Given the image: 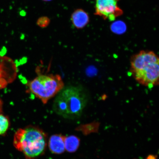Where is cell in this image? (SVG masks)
<instances>
[{
	"label": "cell",
	"instance_id": "obj_14",
	"mask_svg": "<svg viewBox=\"0 0 159 159\" xmlns=\"http://www.w3.org/2000/svg\"><path fill=\"white\" fill-rule=\"evenodd\" d=\"M42 1L46 2H48L52 1V0H42Z\"/></svg>",
	"mask_w": 159,
	"mask_h": 159
},
{
	"label": "cell",
	"instance_id": "obj_1",
	"mask_svg": "<svg viewBox=\"0 0 159 159\" xmlns=\"http://www.w3.org/2000/svg\"><path fill=\"white\" fill-rule=\"evenodd\" d=\"M130 71L139 84L152 88L159 85V59L154 51L142 50L130 59Z\"/></svg>",
	"mask_w": 159,
	"mask_h": 159
},
{
	"label": "cell",
	"instance_id": "obj_5",
	"mask_svg": "<svg viewBox=\"0 0 159 159\" xmlns=\"http://www.w3.org/2000/svg\"><path fill=\"white\" fill-rule=\"evenodd\" d=\"M120 0H96L94 14L104 20L114 21L123 14V11L118 5Z\"/></svg>",
	"mask_w": 159,
	"mask_h": 159
},
{
	"label": "cell",
	"instance_id": "obj_10",
	"mask_svg": "<svg viewBox=\"0 0 159 159\" xmlns=\"http://www.w3.org/2000/svg\"><path fill=\"white\" fill-rule=\"evenodd\" d=\"M111 29L115 33L122 34L126 31V26L122 22L117 21L111 25Z\"/></svg>",
	"mask_w": 159,
	"mask_h": 159
},
{
	"label": "cell",
	"instance_id": "obj_2",
	"mask_svg": "<svg viewBox=\"0 0 159 159\" xmlns=\"http://www.w3.org/2000/svg\"><path fill=\"white\" fill-rule=\"evenodd\" d=\"M88 101L85 91L80 86H69L59 91L54 99L53 111L63 118L75 119L80 116Z\"/></svg>",
	"mask_w": 159,
	"mask_h": 159
},
{
	"label": "cell",
	"instance_id": "obj_6",
	"mask_svg": "<svg viewBox=\"0 0 159 159\" xmlns=\"http://www.w3.org/2000/svg\"><path fill=\"white\" fill-rule=\"evenodd\" d=\"M71 22L77 29L84 28L89 21V16L84 10L78 9L75 10L71 16Z\"/></svg>",
	"mask_w": 159,
	"mask_h": 159
},
{
	"label": "cell",
	"instance_id": "obj_12",
	"mask_svg": "<svg viewBox=\"0 0 159 159\" xmlns=\"http://www.w3.org/2000/svg\"><path fill=\"white\" fill-rule=\"evenodd\" d=\"M146 159H157L156 157L154 155H150Z\"/></svg>",
	"mask_w": 159,
	"mask_h": 159
},
{
	"label": "cell",
	"instance_id": "obj_13",
	"mask_svg": "<svg viewBox=\"0 0 159 159\" xmlns=\"http://www.w3.org/2000/svg\"><path fill=\"white\" fill-rule=\"evenodd\" d=\"M2 102H1V99H0V112H1V111L2 110Z\"/></svg>",
	"mask_w": 159,
	"mask_h": 159
},
{
	"label": "cell",
	"instance_id": "obj_11",
	"mask_svg": "<svg viewBox=\"0 0 159 159\" xmlns=\"http://www.w3.org/2000/svg\"><path fill=\"white\" fill-rule=\"evenodd\" d=\"M51 20L47 16H42L39 18L37 21V25L42 28H45L49 25Z\"/></svg>",
	"mask_w": 159,
	"mask_h": 159
},
{
	"label": "cell",
	"instance_id": "obj_8",
	"mask_svg": "<svg viewBox=\"0 0 159 159\" xmlns=\"http://www.w3.org/2000/svg\"><path fill=\"white\" fill-rule=\"evenodd\" d=\"M80 140L75 136H70L65 139V148L69 152H74L78 148Z\"/></svg>",
	"mask_w": 159,
	"mask_h": 159
},
{
	"label": "cell",
	"instance_id": "obj_9",
	"mask_svg": "<svg viewBox=\"0 0 159 159\" xmlns=\"http://www.w3.org/2000/svg\"><path fill=\"white\" fill-rule=\"evenodd\" d=\"M9 126V119L0 112V135L5 134L8 129Z\"/></svg>",
	"mask_w": 159,
	"mask_h": 159
},
{
	"label": "cell",
	"instance_id": "obj_3",
	"mask_svg": "<svg viewBox=\"0 0 159 159\" xmlns=\"http://www.w3.org/2000/svg\"><path fill=\"white\" fill-rule=\"evenodd\" d=\"M47 142L46 135L42 130L36 127L29 126L19 129L15 133L13 144L27 158L31 159L44 152Z\"/></svg>",
	"mask_w": 159,
	"mask_h": 159
},
{
	"label": "cell",
	"instance_id": "obj_7",
	"mask_svg": "<svg viewBox=\"0 0 159 159\" xmlns=\"http://www.w3.org/2000/svg\"><path fill=\"white\" fill-rule=\"evenodd\" d=\"M65 139L64 136L60 135L52 136L49 139V146L50 150L53 153L60 154L65 150Z\"/></svg>",
	"mask_w": 159,
	"mask_h": 159
},
{
	"label": "cell",
	"instance_id": "obj_4",
	"mask_svg": "<svg viewBox=\"0 0 159 159\" xmlns=\"http://www.w3.org/2000/svg\"><path fill=\"white\" fill-rule=\"evenodd\" d=\"M30 91L45 104L64 87L62 79L58 75H42L29 83Z\"/></svg>",
	"mask_w": 159,
	"mask_h": 159
}]
</instances>
